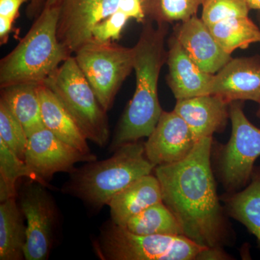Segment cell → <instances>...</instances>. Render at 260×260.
<instances>
[{
    "label": "cell",
    "instance_id": "obj_9",
    "mask_svg": "<svg viewBox=\"0 0 260 260\" xmlns=\"http://www.w3.org/2000/svg\"><path fill=\"white\" fill-rule=\"evenodd\" d=\"M20 207L26 219V260H45L54 240L56 210L44 186L40 183L25 186L20 198Z\"/></svg>",
    "mask_w": 260,
    "mask_h": 260
},
{
    "label": "cell",
    "instance_id": "obj_15",
    "mask_svg": "<svg viewBox=\"0 0 260 260\" xmlns=\"http://www.w3.org/2000/svg\"><path fill=\"white\" fill-rule=\"evenodd\" d=\"M167 82L177 100L208 95L213 75L205 73L191 59L175 36L168 41Z\"/></svg>",
    "mask_w": 260,
    "mask_h": 260
},
{
    "label": "cell",
    "instance_id": "obj_23",
    "mask_svg": "<svg viewBox=\"0 0 260 260\" xmlns=\"http://www.w3.org/2000/svg\"><path fill=\"white\" fill-rule=\"evenodd\" d=\"M124 227L138 235H183L177 219L162 202L135 215Z\"/></svg>",
    "mask_w": 260,
    "mask_h": 260
},
{
    "label": "cell",
    "instance_id": "obj_7",
    "mask_svg": "<svg viewBox=\"0 0 260 260\" xmlns=\"http://www.w3.org/2000/svg\"><path fill=\"white\" fill-rule=\"evenodd\" d=\"M74 54L82 73L108 112L121 85L134 70V47L91 39Z\"/></svg>",
    "mask_w": 260,
    "mask_h": 260
},
{
    "label": "cell",
    "instance_id": "obj_33",
    "mask_svg": "<svg viewBox=\"0 0 260 260\" xmlns=\"http://www.w3.org/2000/svg\"><path fill=\"white\" fill-rule=\"evenodd\" d=\"M47 0H31L26 9V15L29 19L37 18L42 13Z\"/></svg>",
    "mask_w": 260,
    "mask_h": 260
},
{
    "label": "cell",
    "instance_id": "obj_10",
    "mask_svg": "<svg viewBox=\"0 0 260 260\" xmlns=\"http://www.w3.org/2000/svg\"><path fill=\"white\" fill-rule=\"evenodd\" d=\"M95 160L96 155L82 153L45 127L28 137L24 158L30 170L44 186L47 185V181L50 180L56 173H72L78 162Z\"/></svg>",
    "mask_w": 260,
    "mask_h": 260
},
{
    "label": "cell",
    "instance_id": "obj_36",
    "mask_svg": "<svg viewBox=\"0 0 260 260\" xmlns=\"http://www.w3.org/2000/svg\"><path fill=\"white\" fill-rule=\"evenodd\" d=\"M259 104V108H258L257 112H256V115H257L258 117L260 119V99L259 102L257 103Z\"/></svg>",
    "mask_w": 260,
    "mask_h": 260
},
{
    "label": "cell",
    "instance_id": "obj_26",
    "mask_svg": "<svg viewBox=\"0 0 260 260\" xmlns=\"http://www.w3.org/2000/svg\"><path fill=\"white\" fill-rule=\"evenodd\" d=\"M0 139L24 160L28 137L6 103L0 99Z\"/></svg>",
    "mask_w": 260,
    "mask_h": 260
},
{
    "label": "cell",
    "instance_id": "obj_29",
    "mask_svg": "<svg viewBox=\"0 0 260 260\" xmlns=\"http://www.w3.org/2000/svg\"><path fill=\"white\" fill-rule=\"evenodd\" d=\"M130 19L143 24L147 20L143 6V0H120L117 10Z\"/></svg>",
    "mask_w": 260,
    "mask_h": 260
},
{
    "label": "cell",
    "instance_id": "obj_21",
    "mask_svg": "<svg viewBox=\"0 0 260 260\" xmlns=\"http://www.w3.org/2000/svg\"><path fill=\"white\" fill-rule=\"evenodd\" d=\"M24 216L15 198L0 205V259H25L24 248L26 242V226Z\"/></svg>",
    "mask_w": 260,
    "mask_h": 260
},
{
    "label": "cell",
    "instance_id": "obj_31",
    "mask_svg": "<svg viewBox=\"0 0 260 260\" xmlns=\"http://www.w3.org/2000/svg\"><path fill=\"white\" fill-rule=\"evenodd\" d=\"M230 256L228 255L223 251V248L206 247L198 256L197 259H230Z\"/></svg>",
    "mask_w": 260,
    "mask_h": 260
},
{
    "label": "cell",
    "instance_id": "obj_18",
    "mask_svg": "<svg viewBox=\"0 0 260 260\" xmlns=\"http://www.w3.org/2000/svg\"><path fill=\"white\" fill-rule=\"evenodd\" d=\"M43 123L59 139L86 155H93L88 140L55 94L44 84L39 85Z\"/></svg>",
    "mask_w": 260,
    "mask_h": 260
},
{
    "label": "cell",
    "instance_id": "obj_12",
    "mask_svg": "<svg viewBox=\"0 0 260 260\" xmlns=\"http://www.w3.org/2000/svg\"><path fill=\"white\" fill-rule=\"evenodd\" d=\"M197 143L190 128L177 112H162L145 143V154L155 167L174 164L185 158Z\"/></svg>",
    "mask_w": 260,
    "mask_h": 260
},
{
    "label": "cell",
    "instance_id": "obj_32",
    "mask_svg": "<svg viewBox=\"0 0 260 260\" xmlns=\"http://www.w3.org/2000/svg\"><path fill=\"white\" fill-rule=\"evenodd\" d=\"M14 23V20L0 16V42H1V45L8 42L10 32L13 30Z\"/></svg>",
    "mask_w": 260,
    "mask_h": 260
},
{
    "label": "cell",
    "instance_id": "obj_30",
    "mask_svg": "<svg viewBox=\"0 0 260 260\" xmlns=\"http://www.w3.org/2000/svg\"><path fill=\"white\" fill-rule=\"evenodd\" d=\"M29 1L31 0H0V16L15 21L20 16V7Z\"/></svg>",
    "mask_w": 260,
    "mask_h": 260
},
{
    "label": "cell",
    "instance_id": "obj_5",
    "mask_svg": "<svg viewBox=\"0 0 260 260\" xmlns=\"http://www.w3.org/2000/svg\"><path fill=\"white\" fill-rule=\"evenodd\" d=\"M205 248L184 235H138L112 220L93 242L102 260H196Z\"/></svg>",
    "mask_w": 260,
    "mask_h": 260
},
{
    "label": "cell",
    "instance_id": "obj_16",
    "mask_svg": "<svg viewBox=\"0 0 260 260\" xmlns=\"http://www.w3.org/2000/svg\"><path fill=\"white\" fill-rule=\"evenodd\" d=\"M174 111L185 121L198 142L223 131L229 118V104L212 94L177 100Z\"/></svg>",
    "mask_w": 260,
    "mask_h": 260
},
{
    "label": "cell",
    "instance_id": "obj_19",
    "mask_svg": "<svg viewBox=\"0 0 260 260\" xmlns=\"http://www.w3.org/2000/svg\"><path fill=\"white\" fill-rule=\"evenodd\" d=\"M228 215L242 223L255 237L260 248V167H255L250 182L241 190L222 197Z\"/></svg>",
    "mask_w": 260,
    "mask_h": 260
},
{
    "label": "cell",
    "instance_id": "obj_14",
    "mask_svg": "<svg viewBox=\"0 0 260 260\" xmlns=\"http://www.w3.org/2000/svg\"><path fill=\"white\" fill-rule=\"evenodd\" d=\"M173 35L205 73L215 74L232 59V55L225 52L215 40L209 27L197 15L177 23Z\"/></svg>",
    "mask_w": 260,
    "mask_h": 260
},
{
    "label": "cell",
    "instance_id": "obj_35",
    "mask_svg": "<svg viewBox=\"0 0 260 260\" xmlns=\"http://www.w3.org/2000/svg\"><path fill=\"white\" fill-rule=\"evenodd\" d=\"M59 0H47L46 2L45 7L44 8H49V7L52 6L57 3Z\"/></svg>",
    "mask_w": 260,
    "mask_h": 260
},
{
    "label": "cell",
    "instance_id": "obj_6",
    "mask_svg": "<svg viewBox=\"0 0 260 260\" xmlns=\"http://www.w3.org/2000/svg\"><path fill=\"white\" fill-rule=\"evenodd\" d=\"M60 101L87 140L100 148L110 138L107 112L77 64L74 56L65 60L44 82Z\"/></svg>",
    "mask_w": 260,
    "mask_h": 260
},
{
    "label": "cell",
    "instance_id": "obj_1",
    "mask_svg": "<svg viewBox=\"0 0 260 260\" xmlns=\"http://www.w3.org/2000/svg\"><path fill=\"white\" fill-rule=\"evenodd\" d=\"M213 137L200 140L185 158L155 168L162 202L183 235L205 247L230 246L235 234L220 204L211 166Z\"/></svg>",
    "mask_w": 260,
    "mask_h": 260
},
{
    "label": "cell",
    "instance_id": "obj_28",
    "mask_svg": "<svg viewBox=\"0 0 260 260\" xmlns=\"http://www.w3.org/2000/svg\"><path fill=\"white\" fill-rule=\"evenodd\" d=\"M129 19L127 15L116 10L95 25L92 39L101 42L119 40L123 28Z\"/></svg>",
    "mask_w": 260,
    "mask_h": 260
},
{
    "label": "cell",
    "instance_id": "obj_8",
    "mask_svg": "<svg viewBox=\"0 0 260 260\" xmlns=\"http://www.w3.org/2000/svg\"><path fill=\"white\" fill-rule=\"evenodd\" d=\"M241 102L229 104L232 135L220 148L217 160L219 179L229 193L248 185L260 156V129L247 119Z\"/></svg>",
    "mask_w": 260,
    "mask_h": 260
},
{
    "label": "cell",
    "instance_id": "obj_25",
    "mask_svg": "<svg viewBox=\"0 0 260 260\" xmlns=\"http://www.w3.org/2000/svg\"><path fill=\"white\" fill-rule=\"evenodd\" d=\"M21 177L30 178L40 183L39 178L30 170L25 160L19 158L0 139V202L15 198L17 181ZM41 184V183H40Z\"/></svg>",
    "mask_w": 260,
    "mask_h": 260
},
{
    "label": "cell",
    "instance_id": "obj_37",
    "mask_svg": "<svg viewBox=\"0 0 260 260\" xmlns=\"http://www.w3.org/2000/svg\"><path fill=\"white\" fill-rule=\"evenodd\" d=\"M258 22H259V27L260 28V12L257 15Z\"/></svg>",
    "mask_w": 260,
    "mask_h": 260
},
{
    "label": "cell",
    "instance_id": "obj_20",
    "mask_svg": "<svg viewBox=\"0 0 260 260\" xmlns=\"http://www.w3.org/2000/svg\"><path fill=\"white\" fill-rule=\"evenodd\" d=\"M36 84H17L1 88L3 99L22 124L28 137L45 127Z\"/></svg>",
    "mask_w": 260,
    "mask_h": 260
},
{
    "label": "cell",
    "instance_id": "obj_13",
    "mask_svg": "<svg viewBox=\"0 0 260 260\" xmlns=\"http://www.w3.org/2000/svg\"><path fill=\"white\" fill-rule=\"evenodd\" d=\"M210 93L230 104L260 99V56L231 59L213 75Z\"/></svg>",
    "mask_w": 260,
    "mask_h": 260
},
{
    "label": "cell",
    "instance_id": "obj_17",
    "mask_svg": "<svg viewBox=\"0 0 260 260\" xmlns=\"http://www.w3.org/2000/svg\"><path fill=\"white\" fill-rule=\"evenodd\" d=\"M162 202L161 189L157 177L149 174L140 178L119 191L109 203L111 220L120 226L135 215Z\"/></svg>",
    "mask_w": 260,
    "mask_h": 260
},
{
    "label": "cell",
    "instance_id": "obj_34",
    "mask_svg": "<svg viewBox=\"0 0 260 260\" xmlns=\"http://www.w3.org/2000/svg\"><path fill=\"white\" fill-rule=\"evenodd\" d=\"M246 2L251 10H258L260 11V0H246Z\"/></svg>",
    "mask_w": 260,
    "mask_h": 260
},
{
    "label": "cell",
    "instance_id": "obj_24",
    "mask_svg": "<svg viewBox=\"0 0 260 260\" xmlns=\"http://www.w3.org/2000/svg\"><path fill=\"white\" fill-rule=\"evenodd\" d=\"M205 0H143L147 20L153 23H179L197 15Z\"/></svg>",
    "mask_w": 260,
    "mask_h": 260
},
{
    "label": "cell",
    "instance_id": "obj_2",
    "mask_svg": "<svg viewBox=\"0 0 260 260\" xmlns=\"http://www.w3.org/2000/svg\"><path fill=\"white\" fill-rule=\"evenodd\" d=\"M146 20L135 46L134 70L136 87L109 146L110 151L126 143L148 138L158 124L162 108L159 102V76L167 62L166 37L169 25Z\"/></svg>",
    "mask_w": 260,
    "mask_h": 260
},
{
    "label": "cell",
    "instance_id": "obj_4",
    "mask_svg": "<svg viewBox=\"0 0 260 260\" xmlns=\"http://www.w3.org/2000/svg\"><path fill=\"white\" fill-rule=\"evenodd\" d=\"M104 160L87 162L70 173L62 191L79 198L95 210L109 205L117 193L155 169L145 154V143L133 142L119 147Z\"/></svg>",
    "mask_w": 260,
    "mask_h": 260
},
{
    "label": "cell",
    "instance_id": "obj_22",
    "mask_svg": "<svg viewBox=\"0 0 260 260\" xmlns=\"http://www.w3.org/2000/svg\"><path fill=\"white\" fill-rule=\"evenodd\" d=\"M208 27L222 49L231 55L238 49L260 43V28L249 16L229 19Z\"/></svg>",
    "mask_w": 260,
    "mask_h": 260
},
{
    "label": "cell",
    "instance_id": "obj_11",
    "mask_svg": "<svg viewBox=\"0 0 260 260\" xmlns=\"http://www.w3.org/2000/svg\"><path fill=\"white\" fill-rule=\"evenodd\" d=\"M120 0H59L57 38L73 54L91 40L98 23L117 10Z\"/></svg>",
    "mask_w": 260,
    "mask_h": 260
},
{
    "label": "cell",
    "instance_id": "obj_3",
    "mask_svg": "<svg viewBox=\"0 0 260 260\" xmlns=\"http://www.w3.org/2000/svg\"><path fill=\"white\" fill-rule=\"evenodd\" d=\"M59 0L44 8L10 53L0 61V88L17 84L42 85L72 56L57 38Z\"/></svg>",
    "mask_w": 260,
    "mask_h": 260
},
{
    "label": "cell",
    "instance_id": "obj_27",
    "mask_svg": "<svg viewBox=\"0 0 260 260\" xmlns=\"http://www.w3.org/2000/svg\"><path fill=\"white\" fill-rule=\"evenodd\" d=\"M202 20L208 26L229 19L249 16L250 11L246 0H205Z\"/></svg>",
    "mask_w": 260,
    "mask_h": 260
}]
</instances>
